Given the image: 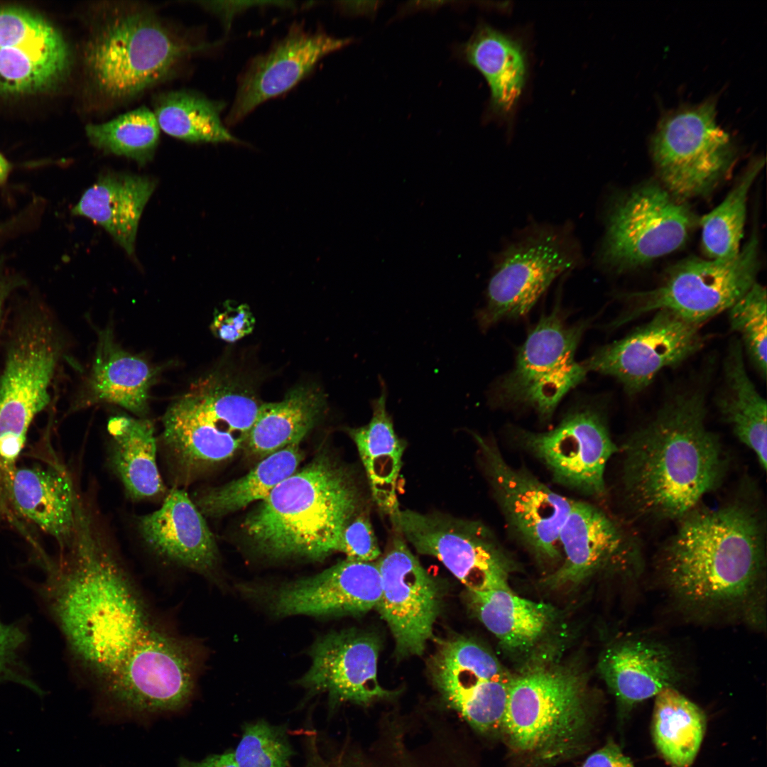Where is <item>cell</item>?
<instances>
[{
    "instance_id": "cell-1",
    "label": "cell",
    "mask_w": 767,
    "mask_h": 767,
    "mask_svg": "<svg viewBox=\"0 0 767 767\" xmlns=\"http://www.w3.org/2000/svg\"><path fill=\"white\" fill-rule=\"evenodd\" d=\"M43 593L102 709L149 718L192 700L203 653L154 614L97 521L77 527Z\"/></svg>"
},
{
    "instance_id": "cell-2",
    "label": "cell",
    "mask_w": 767,
    "mask_h": 767,
    "mask_svg": "<svg viewBox=\"0 0 767 767\" xmlns=\"http://www.w3.org/2000/svg\"><path fill=\"white\" fill-rule=\"evenodd\" d=\"M707 393H674L625 442L623 483L641 513L681 519L716 489L724 472L717 435L705 424Z\"/></svg>"
},
{
    "instance_id": "cell-3",
    "label": "cell",
    "mask_w": 767,
    "mask_h": 767,
    "mask_svg": "<svg viewBox=\"0 0 767 767\" xmlns=\"http://www.w3.org/2000/svg\"><path fill=\"white\" fill-rule=\"evenodd\" d=\"M681 519L661 565L675 599L703 616L760 605L765 550L756 513L735 504L693 510Z\"/></svg>"
},
{
    "instance_id": "cell-4",
    "label": "cell",
    "mask_w": 767,
    "mask_h": 767,
    "mask_svg": "<svg viewBox=\"0 0 767 767\" xmlns=\"http://www.w3.org/2000/svg\"><path fill=\"white\" fill-rule=\"evenodd\" d=\"M370 500L353 471L322 454L278 484L243 528L267 557L320 560L338 552L343 530Z\"/></svg>"
},
{
    "instance_id": "cell-5",
    "label": "cell",
    "mask_w": 767,
    "mask_h": 767,
    "mask_svg": "<svg viewBox=\"0 0 767 767\" xmlns=\"http://www.w3.org/2000/svg\"><path fill=\"white\" fill-rule=\"evenodd\" d=\"M84 49L93 94L107 104L130 100L166 79L195 53L209 47L177 34L141 6H97Z\"/></svg>"
},
{
    "instance_id": "cell-6",
    "label": "cell",
    "mask_w": 767,
    "mask_h": 767,
    "mask_svg": "<svg viewBox=\"0 0 767 767\" xmlns=\"http://www.w3.org/2000/svg\"><path fill=\"white\" fill-rule=\"evenodd\" d=\"M595 722L579 676L538 668L511 679L501 733L518 756L538 766L585 750Z\"/></svg>"
},
{
    "instance_id": "cell-7",
    "label": "cell",
    "mask_w": 767,
    "mask_h": 767,
    "mask_svg": "<svg viewBox=\"0 0 767 767\" xmlns=\"http://www.w3.org/2000/svg\"><path fill=\"white\" fill-rule=\"evenodd\" d=\"M261 404L250 392L216 374L197 380L176 398L163 415L161 433L176 483L187 482L245 447Z\"/></svg>"
},
{
    "instance_id": "cell-8",
    "label": "cell",
    "mask_w": 767,
    "mask_h": 767,
    "mask_svg": "<svg viewBox=\"0 0 767 767\" xmlns=\"http://www.w3.org/2000/svg\"><path fill=\"white\" fill-rule=\"evenodd\" d=\"M55 325L45 310L17 320L0 376V464H16L35 416L48 404L49 388L62 352Z\"/></svg>"
},
{
    "instance_id": "cell-9",
    "label": "cell",
    "mask_w": 767,
    "mask_h": 767,
    "mask_svg": "<svg viewBox=\"0 0 767 767\" xmlns=\"http://www.w3.org/2000/svg\"><path fill=\"white\" fill-rule=\"evenodd\" d=\"M583 256L567 226L535 225L496 256L476 317L486 330L499 322L527 315L557 278L577 267Z\"/></svg>"
},
{
    "instance_id": "cell-10",
    "label": "cell",
    "mask_w": 767,
    "mask_h": 767,
    "mask_svg": "<svg viewBox=\"0 0 767 767\" xmlns=\"http://www.w3.org/2000/svg\"><path fill=\"white\" fill-rule=\"evenodd\" d=\"M758 268L756 234L732 259H685L670 268L657 287L624 295L627 308L611 325L619 327L660 310L702 325L728 310L752 287Z\"/></svg>"
},
{
    "instance_id": "cell-11",
    "label": "cell",
    "mask_w": 767,
    "mask_h": 767,
    "mask_svg": "<svg viewBox=\"0 0 767 767\" xmlns=\"http://www.w3.org/2000/svg\"><path fill=\"white\" fill-rule=\"evenodd\" d=\"M586 325L567 324L558 307L543 316L519 349L513 369L491 389L490 403L532 409L541 420L550 419L588 372L575 359Z\"/></svg>"
},
{
    "instance_id": "cell-12",
    "label": "cell",
    "mask_w": 767,
    "mask_h": 767,
    "mask_svg": "<svg viewBox=\"0 0 767 767\" xmlns=\"http://www.w3.org/2000/svg\"><path fill=\"white\" fill-rule=\"evenodd\" d=\"M715 102L676 109L659 122L651 153L665 188L677 199L706 195L728 174L736 152L717 124Z\"/></svg>"
},
{
    "instance_id": "cell-13",
    "label": "cell",
    "mask_w": 767,
    "mask_h": 767,
    "mask_svg": "<svg viewBox=\"0 0 767 767\" xmlns=\"http://www.w3.org/2000/svg\"><path fill=\"white\" fill-rule=\"evenodd\" d=\"M695 222L688 207L665 187L644 184L611 205L599 262L618 273L636 268L679 249Z\"/></svg>"
},
{
    "instance_id": "cell-14",
    "label": "cell",
    "mask_w": 767,
    "mask_h": 767,
    "mask_svg": "<svg viewBox=\"0 0 767 767\" xmlns=\"http://www.w3.org/2000/svg\"><path fill=\"white\" fill-rule=\"evenodd\" d=\"M391 524L418 553L440 561L469 592L508 587L511 562L482 522L438 511L401 509Z\"/></svg>"
},
{
    "instance_id": "cell-15",
    "label": "cell",
    "mask_w": 767,
    "mask_h": 767,
    "mask_svg": "<svg viewBox=\"0 0 767 767\" xmlns=\"http://www.w3.org/2000/svg\"><path fill=\"white\" fill-rule=\"evenodd\" d=\"M239 587L245 597L276 617H330L359 615L376 607L381 580L376 562L346 558L312 576Z\"/></svg>"
},
{
    "instance_id": "cell-16",
    "label": "cell",
    "mask_w": 767,
    "mask_h": 767,
    "mask_svg": "<svg viewBox=\"0 0 767 767\" xmlns=\"http://www.w3.org/2000/svg\"><path fill=\"white\" fill-rule=\"evenodd\" d=\"M518 442L538 458L563 486L589 495L605 491L604 473L618 450L602 409L591 404L570 409L545 432L516 428Z\"/></svg>"
},
{
    "instance_id": "cell-17",
    "label": "cell",
    "mask_w": 767,
    "mask_h": 767,
    "mask_svg": "<svg viewBox=\"0 0 767 767\" xmlns=\"http://www.w3.org/2000/svg\"><path fill=\"white\" fill-rule=\"evenodd\" d=\"M701 325L660 310L624 337L598 348L583 364L614 378L629 396L646 388L663 369L675 367L705 344Z\"/></svg>"
},
{
    "instance_id": "cell-18",
    "label": "cell",
    "mask_w": 767,
    "mask_h": 767,
    "mask_svg": "<svg viewBox=\"0 0 767 767\" xmlns=\"http://www.w3.org/2000/svg\"><path fill=\"white\" fill-rule=\"evenodd\" d=\"M484 471L510 527L540 557L559 558V536L573 500L511 466L494 441L477 433Z\"/></svg>"
},
{
    "instance_id": "cell-19",
    "label": "cell",
    "mask_w": 767,
    "mask_h": 767,
    "mask_svg": "<svg viewBox=\"0 0 767 767\" xmlns=\"http://www.w3.org/2000/svg\"><path fill=\"white\" fill-rule=\"evenodd\" d=\"M376 562L381 592L376 606L390 629L396 653L420 656L433 637L441 604L437 580L396 531Z\"/></svg>"
},
{
    "instance_id": "cell-20",
    "label": "cell",
    "mask_w": 767,
    "mask_h": 767,
    "mask_svg": "<svg viewBox=\"0 0 767 767\" xmlns=\"http://www.w3.org/2000/svg\"><path fill=\"white\" fill-rule=\"evenodd\" d=\"M69 46L41 15L16 6L0 7V94L40 93L68 74Z\"/></svg>"
},
{
    "instance_id": "cell-21",
    "label": "cell",
    "mask_w": 767,
    "mask_h": 767,
    "mask_svg": "<svg viewBox=\"0 0 767 767\" xmlns=\"http://www.w3.org/2000/svg\"><path fill=\"white\" fill-rule=\"evenodd\" d=\"M379 642L354 630L320 636L310 648V664L297 683L311 696L325 694L333 703L369 705L393 692L378 680Z\"/></svg>"
},
{
    "instance_id": "cell-22",
    "label": "cell",
    "mask_w": 767,
    "mask_h": 767,
    "mask_svg": "<svg viewBox=\"0 0 767 767\" xmlns=\"http://www.w3.org/2000/svg\"><path fill=\"white\" fill-rule=\"evenodd\" d=\"M352 42V38H336L322 30L307 31L294 23L284 38L248 63L239 77L226 124H238L260 104L288 92L322 58Z\"/></svg>"
},
{
    "instance_id": "cell-23",
    "label": "cell",
    "mask_w": 767,
    "mask_h": 767,
    "mask_svg": "<svg viewBox=\"0 0 767 767\" xmlns=\"http://www.w3.org/2000/svg\"><path fill=\"white\" fill-rule=\"evenodd\" d=\"M204 517L185 491L174 488L158 509L138 518L137 528L155 554L222 587L217 543Z\"/></svg>"
},
{
    "instance_id": "cell-24",
    "label": "cell",
    "mask_w": 767,
    "mask_h": 767,
    "mask_svg": "<svg viewBox=\"0 0 767 767\" xmlns=\"http://www.w3.org/2000/svg\"><path fill=\"white\" fill-rule=\"evenodd\" d=\"M0 497L16 514L61 546L72 539L79 497L61 465L0 464Z\"/></svg>"
},
{
    "instance_id": "cell-25",
    "label": "cell",
    "mask_w": 767,
    "mask_h": 767,
    "mask_svg": "<svg viewBox=\"0 0 767 767\" xmlns=\"http://www.w3.org/2000/svg\"><path fill=\"white\" fill-rule=\"evenodd\" d=\"M159 371L158 367L120 347L109 327L100 330L90 372L74 408L112 403L143 418Z\"/></svg>"
},
{
    "instance_id": "cell-26",
    "label": "cell",
    "mask_w": 767,
    "mask_h": 767,
    "mask_svg": "<svg viewBox=\"0 0 767 767\" xmlns=\"http://www.w3.org/2000/svg\"><path fill=\"white\" fill-rule=\"evenodd\" d=\"M453 52L486 81L490 91L489 114L510 119L528 77L527 55L521 41L482 22L467 41L454 46Z\"/></svg>"
},
{
    "instance_id": "cell-27",
    "label": "cell",
    "mask_w": 767,
    "mask_h": 767,
    "mask_svg": "<svg viewBox=\"0 0 767 767\" xmlns=\"http://www.w3.org/2000/svg\"><path fill=\"white\" fill-rule=\"evenodd\" d=\"M600 669L623 719L637 704L675 687L680 677L670 649L646 639L613 646L603 656Z\"/></svg>"
},
{
    "instance_id": "cell-28",
    "label": "cell",
    "mask_w": 767,
    "mask_h": 767,
    "mask_svg": "<svg viewBox=\"0 0 767 767\" xmlns=\"http://www.w3.org/2000/svg\"><path fill=\"white\" fill-rule=\"evenodd\" d=\"M379 379L381 393L370 401L371 420L347 431L357 449L371 499L381 513L392 522L401 510L397 483L406 442L396 433L392 417L386 410L387 387L381 376Z\"/></svg>"
},
{
    "instance_id": "cell-29",
    "label": "cell",
    "mask_w": 767,
    "mask_h": 767,
    "mask_svg": "<svg viewBox=\"0 0 767 767\" xmlns=\"http://www.w3.org/2000/svg\"><path fill=\"white\" fill-rule=\"evenodd\" d=\"M559 543L563 562L549 577L551 585L577 583L590 576L623 551L625 537L601 509L573 501Z\"/></svg>"
},
{
    "instance_id": "cell-30",
    "label": "cell",
    "mask_w": 767,
    "mask_h": 767,
    "mask_svg": "<svg viewBox=\"0 0 767 767\" xmlns=\"http://www.w3.org/2000/svg\"><path fill=\"white\" fill-rule=\"evenodd\" d=\"M156 184L147 176L107 173L84 192L72 212L102 226L133 256L139 219Z\"/></svg>"
},
{
    "instance_id": "cell-31",
    "label": "cell",
    "mask_w": 767,
    "mask_h": 767,
    "mask_svg": "<svg viewBox=\"0 0 767 767\" xmlns=\"http://www.w3.org/2000/svg\"><path fill=\"white\" fill-rule=\"evenodd\" d=\"M109 464L126 494L134 500L157 496L165 490L157 464V440L152 422L118 415L107 424Z\"/></svg>"
},
{
    "instance_id": "cell-32",
    "label": "cell",
    "mask_w": 767,
    "mask_h": 767,
    "mask_svg": "<svg viewBox=\"0 0 767 767\" xmlns=\"http://www.w3.org/2000/svg\"><path fill=\"white\" fill-rule=\"evenodd\" d=\"M744 352L739 339L733 338L724 361L723 381L716 396V405L735 435L754 452L765 470L766 401L748 375Z\"/></svg>"
},
{
    "instance_id": "cell-33",
    "label": "cell",
    "mask_w": 767,
    "mask_h": 767,
    "mask_svg": "<svg viewBox=\"0 0 767 767\" xmlns=\"http://www.w3.org/2000/svg\"><path fill=\"white\" fill-rule=\"evenodd\" d=\"M324 393L312 386H299L281 401L261 403L245 447L259 458L293 443H300L325 407Z\"/></svg>"
},
{
    "instance_id": "cell-34",
    "label": "cell",
    "mask_w": 767,
    "mask_h": 767,
    "mask_svg": "<svg viewBox=\"0 0 767 767\" xmlns=\"http://www.w3.org/2000/svg\"><path fill=\"white\" fill-rule=\"evenodd\" d=\"M469 593L479 620L507 647L533 645L550 621L551 608L521 597L508 587Z\"/></svg>"
},
{
    "instance_id": "cell-35",
    "label": "cell",
    "mask_w": 767,
    "mask_h": 767,
    "mask_svg": "<svg viewBox=\"0 0 767 767\" xmlns=\"http://www.w3.org/2000/svg\"><path fill=\"white\" fill-rule=\"evenodd\" d=\"M706 717L694 702L675 687L655 697L652 735L656 748L673 767H690L702 744Z\"/></svg>"
},
{
    "instance_id": "cell-36",
    "label": "cell",
    "mask_w": 767,
    "mask_h": 767,
    "mask_svg": "<svg viewBox=\"0 0 767 767\" xmlns=\"http://www.w3.org/2000/svg\"><path fill=\"white\" fill-rule=\"evenodd\" d=\"M303 459L300 443H293L263 458L244 476L210 489L194 501L204 516L219 517L262 501L293 474Z\"/></svg>"
},
{
    "instance_id": "cell-37",
    "label": "cell",
    "mask_w": 767,
    "mask_h": 767,
    "mask_svg": "<svg viewBox=\"0 0 767 767\" xmlns=\"http://www.w3.org/2000/svg\"><path fill=\"white\" fill-rule=\"evenodd\" d=\"M225 104L189 90L159 94L153 113L160 129L168 135L190 143H239L223 124L221 113Z\"/></svg>"
},
{
    "instance_id": "cell-38",
    "label": "cell",
    "mask_w": 767,
    "mask_h": 767,
    "mask_svg": "<svg viewBox=\"0 0 767 767\" xmlns=\"http://www.w3.org/2000/svg\"><path fill=\"white\" fill-rule=\"evenodd\" d=\"M160 131L153 111L146 107L85 127L86 135L93 146L107 153L133 159L141 165L153 158Z\"/></svg>"
},
{
    "instance_id": "cell-39",
    "label": "cell",
    "mask_w": 767,
    "mask_h": 767,
    "mask_svg": "<svg viewBox=\"0 0 767 767\" xmlns=\"http://www.w3.org/2000/svg\"><path fill=\"white\" fill-rule=\"evenodd\" d=\"M763 165L761 160L751 164L722 203L701 219L702 245L710 259H729L739 254L749 191Z\"/></svg>"
},
{
    "instance_id": "cell-40",
    "label": "cell",
    "mask_w": 767,
    "mask_h": 767,
    "mask_svg": "<svg viewBox=\"0 0 767 767\" xmlns=\"http://www.w3.org/2000/svg\"><path fill=\"white\" fill-rule=\"evenodd\" d=\"M435 684L475 678L506 680L511 678L486 649L464 637H452L437 642L430 660Z\"/></svg>"
},
{
    "instance_id": "cell-41",
    "label": "cell",
    "mask_w": 767,
    "mask_h": 767,
    "mask_svg": "<svg viewBox=\"0 0 767 767\" xmlns=\"http://www.w3.org/2000/svg\"><path fill=\"white\" fill-rule=\"evenodd\" d=\"M506 680H482L440 690L446 703L477 731L501 733L509 685Z\"/></svg>"
},
{
    "instance_id": "cell-42",
    "label": "cell",
    "mask_w": 767,
    "mask_h": 767,
    "mask_svg": "<svg viewBox=\"0 0 767 767\" xmlns=\"http://www.w3.org/2000/svg\"><path fill=\"white\" fill-rule=\"evenodd\" d=\"M766 289L755 283L729 310L732 331L739 334L744 351L764 379L766 376Z\"/></svg>"
},
{
    "instance_id": "cell-43",
    "label": "cell",
    "mask_w": 767,
    "mask_h": 767,
    "mask_svg": "<svg viewBox=\"0 0 767 767\" xmlns=\"http://www.w3.org/2000/svg\"><path fill=\"white\" fill-rule=\"evenodd\" d=\"M233 751L239 767H290L295 754L284 726L264 720L246 723Z\"/></svg>"
},
{
    "instance_id": "cell-44",
    "label": "cell",
    "mask_w": 767,
    "mask_h": 767,
    "mask_svg": "<svg viewBox=\"0 0 767 767\" xmlns=\"http://www.w3.org/2000/svg\"><path fill=\"white\" fill-rule=\"evenodd\" d=\"M369 511L356 516L342 531L338 552L344 553L348 560L374 562L381 555Z\"/></svg>"
},
{
    "instance_id": "cell-45",
    "label": "cell",
    "mask_w": 767,
    "mask_h": 767,
    "mask_svg": "<svg viewBox=\"0 0 767 767\" xmlns=\"http://www.w3.org/2000/svg\"><path fill=\"white\" fill-rule=\"evenodd\" d=\"M26 641V635L20 626L0 620V681L33 685L21 657Z\"/></svg>"
},
{
    "instance_id": "cell-46",
    "label": "cell",
    "mask_w": 767,
    "mask_h": 767,
    "mask_svg": "<svg viewBox=\"0 0 767 767\" xmlns=\"http://www.w3.org/2000/svg\"><path fill=\"white\" fill-rule=\"evenodd\" d=\"M216 311L210 328L216 337L224 341L234 342L254 330L255 318L246 304L235 305L227 301L223 310Z\"/></svg>"
},
{
    "instance_id": "cell-47",
    "label": "cell",
    "mask_w": 767,
    "mask_h": 767,
    "mask_svg": "<svg viewBox=\"0 0 767 767\" xmlns=\"http://www.w3.org/2000/svg\"><path fill=\"white\" fill-rule=\"evenodd\" d=\"M202 6L211 12L217 14L222 21L227 30L230 28L234 16L253 6H263L274 5L276 6L292 8L294 3L291 1H202Z\"/></svg>"
},
{
    "instance_id": "cell-48",
    "label": "cell",
    "mask_w": 767,
    "mask_h": 767,
    "mask_svg": "<svg viewBox=\"0 0 767 767\" xmlns=\"http://www.w3.org/2000/svg\"><path fill=\"white\" fill-rule=\"evenodd\" d=\"M579 767H634L619 746L612 739L589 754Z\"/></svg>"
},
{
    "instance_id": "cell-49",
    "label": "cell",
    "mask_w": 767,
    "mask_h": 767,
    "mask_svg": "<svg viewBox=\"0 0 767 767\" xmlns=\"http://www.w3.org/2000/svg\"><path fill=\"white\" fill-rule=\"evenodd\" d=\"M306 739V759L303 767H347L340 757H329L324 754L316 732H309Z\"/></svg>"
},
{
    "instance_id": "cell-50",
    "label": "cell",
    "mask_w": 767,
    "mask_h": 767,
    "mask_svg": "<svg viewBox=\"0 0 767 767\" xmlns=\"http://www.w3.org/2000/svg\"><path fill=\"white\" fill-rule=\"evenodd\" d=\"M178 767H239L236 764L233 751H227L222 754H212L199 761H190L180 758Z\"/></svg>"
},
{
    "instance_id": "cell-51",
    "label": "cell",
    "mask_w": 767,
    "mask_h": 767,
    "mask_svg": "<svg viewBox=\"0 0 767 767\" xmlns=\"http://www.w3.org/2000/svg\"><path fill=\"white\" fill-rule=\"evenodd\" d=\"M380 4V1H339L337 6L347 15L374 16Z\"/></svg>"
},
{
    "instance_id": "cell-52",
    "label": "cell",
    "mask_w": 767,
    "mask_h": 767,
    "mask_svg": "<svg viewBox=\"0 0 767 767\" xmlns=\"http://www.w3.org/2000/svg\"><path fill=\"white\" fill-rule=\"evenodd\" d=\"M21 283L18 278L6 273L0 265V320L6 298Z\"/></svg>"
},
{
    "instance_id": "cell-53",
    "label": "cell",
    "mask_w": 767,
    "mask_h": 767,
    "mask_svg": "<svg viewBox=\"0 0 767 767\" xmlns=\"http://www.w3.org/2000/svg\"><path fill=\"white\" fill-rule=\"evenodd\" d=\"M11 166L7 160L0 153V184L7 178Z\"/></svg>"
}]
</instances>
